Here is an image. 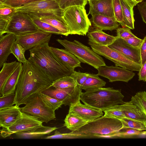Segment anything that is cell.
I'll return each mask as SVG.
<instances>
[{"label":"cell","mask_w":146,"mask_h":146,"mask_svg":"<svg viewBox=\"0 0 146 146\" xmlns=\"http://www.w3.org/2000/svg\"><path fill=\"white\" fill-rule=\"evenodd\" d=\"M52 82L35 65L27 60L23 67L17 84L14 104H26L52 85Z\"/></svg>","instance_id":"6da1fadb"},{"label":"cell","mask_w":146,"mask_h":146,"mask_svg":"<svg viewBox=\"0 0 146 146\" xmlns=\"http://www.w3.org/2000/svg\"><path fill=\"white\" fill-rule=\"evenodd\" d=\"M28 60L35 65L52 82L72 73L51 50L48 42L38 45L29 50Z\"/></svg>","instance_id":"7a4b0ae2"},{"label":"cell","mask_w":146,"mask_h":146,"mask_svg":"<svg viewBox=\"0 0 146 146\" xmlns=\"http://www.w3.org/2000/svg\"><path fill=\"white\" fill-rule=\"evenodd\" d=\"M123 127L119 119L104 115L88 122L70 133L86 135L89 138L115 137Z\"/></svg>","instance_id":"3957f363"},{"label":"cell","mask_w":146,"mask_h":146,"mask_svg":"<svg viewBox=\"0 0 146 146\" xmlns=\"http://www.w3.org/2000/svg\"><path fill=\"white\" fill-rule=\"evenodd\" d=\"M124 96L121 90L113 88H100L82 92L80 100L84 104L101 110L123 104Z\"/></svg>","instance_id":"277c9868"},{"label":"cell","mask_w":146,"mask_h":146,"mask_svg":"<svg viewBox=\"0 0 146 146\" xmlns=\"http://www.w3.org/2000/svg\"><path fill=\"white\" fill-rule=\"evenodd\" d=\"M63 17L69 29L70 35H86L91 25L85 7L74 6L63 11Z\"/></svg>","instance_id":"5b68a950"},{"label":"cell","mask_w":146,"mask_h":146,"mask_svg":"<svg viewBox=\"0 0 146 146\" xmlns=\"http://www.w3.org/2000/svg\"><path fill=\"white\" fill-rule=\"evenodd\" d=\"M56 41L75 56L81 62L90 65L97 69L106 65L102 58L89 47L74 40L70 41L58 39Z\"/></svg>","instance_id":"8992f818"},{"label":"cell","mask_w":146,"mask_h":146,"mask_svg":"<svg viewBox=\"0 0 146 146\" xmlns=\"http://www.w3.org/2000/svg\"><path fill=\"white\" fill-rule=\"evenodd\" d=\"M16 11L27 13L31 17H41L56 15L63 17V10L56 0H42L30 3L16 9Z\"/></svg>","instance_id":"52a82bcc"},{"label":"cell","mask_w":146,"mask_h":146,"mask_svg":"<svg viewBox=\"0 0 146 146\" xmlns=\"http://www.w3.org/2000/svg\"><path fill=\"white\" fill-rule=\"evenodd\" d=\"M88 44L95 52L112 61L115 66L132 71H139L141 67V65L108 46L98 45L90 42H88Z\"/></svg>","instance_id":"ba28073f"},{"label":"cell","mask_w":146,"mask_h":146,"mask_svg":"<svg viewBox=\"0 0 146 146\" xmlns=\"http://www.w3.org/2000/svg\"><path fill=\"white\" fill-rule=\"evenodd\" d=\"M20 109L21 112L35 117L42 122L47 123L56 118L55 111L46 104L39 94Z\"/></svg>","instance_id":"9c48e42d"},{"label":"cell","mask_w":146,"mask_h":146,"mask_svg":"<svg viewBox=\"0 0 146 146\" xmlns=\"http://www.w3.org/2000/svg\"><path fill=\"white\" fill-rule=\"evenodd\" d=\"M38 30L28 15L25 12L16 11L9 20L5 33H12L17 36Z\"/></svg>","instance_id":"30bf717a"},{"label":"cell","mask_w":146,"mask_h":146,"mask_svg":"<svg viewBox=\"0 0 146 146\" xmlns=\"http://www.w3.org/2000/svg\"><path fill=\"white\" fill-rule=\"evenodd\" d=\"M42 123L35 117L21 111L19 116L13 124L7 128H2L1 130V135L3 138H5L17 132L42 126Z\"/></svg>","instance_id":"8fae6325"},{"label":"cell","mask_w":146,"mask_h":146,"mask_svg":"<svg viewBox=\"0 0 146 146\" xmlns=\"http://www.w3.org/2000/svg\"><path fill=\"white\" fill-rule=\"evenodd\" d=\"M82 90L78 86L71 91H65L51 86L41 93L60 100L65 106H69L80 101Z\"/></svg>","instance_id":"7c38bea8"},{"label":"cell","mask_w":146,"mask_h":146,"mask_svg":"<svg viewBox=\"0 0 146 146\" xmlns=\"http://www.w3.org/2000/svg\"><path fill=\"white\" fill-rule=\"evenodd\" d=\"M99 76L108 78L110 82L121 81L127 82L135 75L133 71L115 66H105L97 69Z\"/></svg>","instance_id":"4fadbf2b"},{"label":"cell","mask_w":146,"mask_h":146,"mask_svg":"<svg viewBox=\"0 0 146 146\" xmlns=\"http://www.w3.org/2000/svg\"><path fill=\"white\" fill-rule=\"evenodd\" d=\"M52 34L39 30L31 33L17 36L16 41L26 50L44 43L49 42Z\"/></svg>","instance_id":"5bb4252c"},{"label":"cell","mask_w":146,"mask_h":146,"mask_svg":"<svg viewBox=\"0 0 146 146\" xmlns=\"http://www.w3.org/2000/svg\"><path fill=\"white\" fill-rule=\"evenodd\" d=\"M102 111L101 110L82 104L80 101L70 106L68 113L75 114L89 122L102 116Z\"/></svg>","instance_id":"9a60e30c"},{"label":"cell","mask_w":146,"mask_h":146,"mask_svg":"<svg viewBox=\"0 0 146 146\" xmlns=\"http://www.w3.org/2000/svg\"><path fill=\"white\" fill-rule=\"evenodd\" d=\"M108 47L119 51L134 62L141 65L140 49L130 45L123 39L118 37Z\"/></svg>","instance_id":"2e32d148"},{"label":"cell","mask_w":146,"mask_h":146,"mask_svg":"<svg viewBox=\"0 0 146 146\" xmlns=\"http://www.w3.org/2000/svg\"><path fill=\"white\" fill-rule=\"evenodd\" d=\"M50 48L54 54L72 72L78 67H82L81 62L71 52L67 49H59L50 46Z\"/></svg>","instance_id":"e0dca14e"},{"label":"cell","mask_w":146,"mask_h":146,"mask_svg":"<svg viewBox=\"0 0 146 146\" xmlns=\"http://www.w3.org/2000/svg\"><path fill=\"white\" fill-rule=\"evenodd\" d=\"M89 11L88 15L101 14L114 16L113 0H88Z\"/></svg>","instance_id":"ac0fdd59"},{"label":"cell","mask_w":146,"mask_h":146,"mask_svg":"<svg viewBox=\"0 0 146 146\" xmlns=\"http://www.w3.org/2000/svg\"><path fill=\"white\" fill-rule=\"evenodd\" d=\"M90 20L96 29L112 31L116 30L119 26L114 16L109 17L101 14H94Z\"/></svg>","instance_id":"d6986e66"},{"label":"cell","mask_w":146,"mask_h":146,"mask_svg":"<svg viewBox=\"0 0 146 146\" xmlns=\"http://www.w3.org/2000/svg\"><path fill=\"white\" fill-rule=\"evenodd\" d=\"M21 112L20 108L16 105L0 110V127L7 129L10 127L17 120Z\"/></svg>","instance_id":"ffe728a7"},{"label":"cell","mask_w":146,"mask_h":146,"mask_svg":"<svg viewBox=\"0 0 146 146\" xmlns=\"http://www.w3.org/2000/svg\"><path fill=\"white\" fill-rule=\"evenodd\" d=\"M16 36L11 33L0 36V67L11 53V48L16 39Z\"/></svg>","instance_id":"44dd1931"},{"label":"cell","mask_w":146,"mask_h":146,"mask_svg":"<svg viewBox=\"0 0 146 146\" xmlns=\"http://www.w3.org/2000/svg\"><path fill=\"white\" fill-rule=\"evenodd\" d=\"M89 42L96 44L108 46L112 44L118 37L107 34L102 30L96 29L88 33Z\"/></svg>","instance_id":"7402d4cb"},{"label":"cell","mask_w":146,"mask_h":146,"mask_svg":"<svg viewBox=\"0 0 146 146\" xmlns=\"http://www.w3.org/2000/svg\"><path fill=\"white\" fill-rule=\"evenodd\" d=\"M22 67L23 64L20 62L18 67L7 79L0 90V96L15 92Z\"/></svg>","instance_id":"603a6c76"},{"label":"cell","mask_w":146,"mask_h":146,"mask_svg":"<svg viewBox=\"0 0 146 146\" xmlns=\"http://www.w3.org/2000/svg\"><path fill=\"white\" fill-rule=\"evenodd\" d=\"M58 128L43 125L28 130L19 131L15 134L19 138L24 139L37 138L49 134Z\"/></svg>","instance_id":"cb8c5ba5"},{"label":"cell","mask_w":146,"mask_h":146,"mask_svg":"<svg viewBox=\"0 0 146 146\" xmlns=\"http://www.w3.org/2000/svg\"><path fill=\"white\" fill-rule=\"evenodd\" d=\"M120 105L127 119L141 122L146 127V122L140 111L131 101L125 102Z\"/></svg>","instance_id":"d4e9b609"},{"label":"cell","mask_w":146,"mask_h":146,"mask_svg":"<svg viewBox=\"0 0 146 146\" xmlns=\"http://www.w3.org/2000/svg\"><path fill=\"white\" fill-rule=\"evenodd\" d=\"M38 18L58 29L60 32L61 35L67 36L70 35L68 27L63 17L53 15Z\"/></svg>","instance_id":"484cf974"},{"label":"cell","mask_w":146,"mask_h":146,"mask_svg":"<svg viewBox=\"0 0 146 146\" xmlns=\"http://www.w3.org/2000/svg\"><path fill=\"white\" fill-rule=\"evenodd\" d=\"M63 126L71 131H74L83 126L88 121L72 113H68L64 120Z\"/></svg>","instance_id":"4316f807"},{"label":"cell","mask_w":146,"mask_h":146,"mask_svg":"<svg viewBox=\"0 0 146 146\" xmlns=\"http://www.w3.org/2000/svg\"><path fill=\"white\" fill-rule=\"evenodd\" d=\"M52 86L67 91H72L77 86L74 79L70 76L62 77L52 82Z\"/></svg>","instance_id":"83f0119b"},{"label":"cell","mask_w":146,"mask_h":146,"mask_svg":"<svg viewBox=\"0 0 146 146\" xmlns=\"http://www.w3.org/2000/svg\"><path fill=\"white\" fill-rule=\"evenodd\" d=\"M106 82L101 79L98 74L89 73V75L81 87V89L87 91L95 88H102Z\"/></svg>","instance_id":"f1b7e54d"},{"label":"cell","mask_w":146,"mask_h":146,"mask_svg":"<svg viewBox=\"0 0 146 146\" xmlns=\"http://www.w3.org/2000/svg\"><path fill=\"white\" fill-rule=\"evenodd\" d=\"M20 62L16 61L10 63H4L0 72V90L9 77L18 67Z\"/></svg>","instance_id":"f546056e"},{"label":"cell","mask_w":146,"mask_h":146,"mask_svg":"<svg viewBox=\"0 0 146 146\" xmlns=\"http://www.w3.org/2000/svg\"><path fill=\"white\" fill-rule=\"evenodd\" d=\"M131 101L139 109L146 123V91L137 92L132 97Z\"/></svg>","instance_id":"4dcf8cb0"},{"label":"cell","mask_w":146,"mask_h":146,"mask_svg":"<svg viewBox=\"0 0 146 146\" xmlns=\"http://www.w3.org/2000/svg\"><path fill=\"white\" fill-rule=\"evenodd\" d=\"M126 27L131 29H134L133 9L129 6L123 0H120Z\"/></svg>","instance_id":"1f68e13d"},{"label":"cell","mask_w":146,"mask_h":146,"mask_svg":"<svg viewBox=\"0 0 146 146\" xmlns=\"http://www.w3.org/2000/svg\"><path fill=\"white\" fill-rule=\"evenodd\" d=\"M30 17L34 24L39 30L51 34L61 35L59 30L49 24L41 21L38 18Z\"/></svg>","instance_id":"d6a6232c"},{"label":"cell","mask_w":146,"mask_h":146,"mask_svg":"<svg viewBox=\"0 0 146 146\" xmlns=\"http://www.w3.org/2000/svg\"><path fill=\"white\" fill-rule=\"evenodd\" d=\"M114 17L122 27H126L120 0H113Z\"/></svg>","instance_id":"836d02e7"},{"label":"cell","mask_w":146,"mask_h":146,"mask_svg":"<svg viewBox=\"0 0 146 146\" xmlns=\"http://www.w3.org/2000/svg\"><path fill=\"white\" fill-rule=\"evenodd\" d=\"M104 115L119 120L127 118L123 111L121 110L120 105H117L103 111Z\"/></svg>","instance_id":"e575fe53"},{"label":"cell","mask_w":146,"mask_h":146,"mask_svg":"<svg viewBox=\"0 0 146 146\" xmlns=\"http://www.w3.org/2000/svg\"><path fill=\"white\" fill-rule=\"evenodd\" d=\"M26 50L20 44L15 41L11 48V52L20 62L23 63L27 60L25 56Z\"/></svg>","instance_id":"d590c367"},{"label":"cell","mask_w":146,"mask_h":146,"mask_svg":"<svg viewBox=\"0 0 146 146\" xmlns=\"http://www.w3.org/2000/svg\"><path fill=\"white\" fill-rule=\"evenodd\" d=\"M61 9L63 11L72 6H81L85 7L88 0H57L56 1Z\"/></svg>","instance_id":"8d00e7d4"},{"label":"cell","mask_w":146,"mask_h":146,"mask_svg":"<svg viewBox=\"0 0 146 146\" xmlns=\"http://www.w3.org/2000/svg\"><path fill=\"white\" fill-rule=\"evenodd\" d=\"M16 12L15 8L0 2V19L9 21Z\"/></svg>","instance_id":"74e56055"},{"label":"cell","mask_w":146,"mask_h":146,"mask_svg":"<svg viewBox=\"0 0 146 146\" xmlns=\"http://www.w3.org/2000/svg\"><path fill=\"white\" fill-rule=\"evenodd\" d=\"M39 94L46 104L54 111L58 110L63 105L62 102L60 100L41 93Z\"/></svg>","instance_id":"f35d334b"},{"label":"cell","mask_w":146,"mask_h":146,"mask_svg":"<svg viewBox=\"0 0 146 146\" xmlns=\"http://www.w3.org/2000/svg\"><path fill=\"white\" fill-rule=\"evenodd\" d=\"M89 138L86 135H77L71 133H62L56 130L54 134L45 137V139H71L76 138Z\"/></svg>","instance_id":"ab89813d"},{"label":"cell","mask_w":146,"mask_h":146,"mask_svg":"<svg viewBox=\"0 0 146 146\" xmlns=\"http://www.w3.org/2000/svg\"><path fill=\"white\" fill-rule=\"evenodd\" d=\"M121 121L123 127H129L140 131L146 130V127L143 123L127 118L120 120Z\"/></svg>","instance_id":"60d3db41"},{"label":"cell","mask_w":146,"mask_h":146,"mask_svg":"<svg viewBox=\"0 0 146 146\" xmlns=\"http://www.w3.org/2000/svg\"><path fill=\"white\" fill-rule=\"evenodd\" d=\"M15 93L0 96V110L12 107L14 104Z\"/></svg>","instance_id":"b9f144b4"},{"label":"cell","mask_w":146,"mask_h":146,"mask_svg":"<svg viewBox=\"0 0 146 146\" xmlns=\"http://www.w3.org/2000/svg\"><path fill=\"white\" fill-rule=\"evenodd\" d=\"M142 131L130 128L122 127L115 137L126 138L137 137Z\"/></svg>","instance_id":"7bdbcfd3"},{"label":"cell","mask_w":146,"mask_h":146,"mask_svg":"<svg viewBox=\"0 0 146 146\" xmlns=\"http://www.w3.org/2000/svg\"><path fill=\"white\" fill-rule=\"evenodd\" d=\"M42 0H0V2L15 9L30 3Z\"/></svg>","instance_id":"ee69618b"},{"label":"cell","mask_w":146,"mask_h":146,"mask_svg":"<svg viewBox=\"0 0 146 146\" xmlns=\"http://www.w3.org/2000/svg\"><path fill=\"white\" fill-rule=\"evenodd\" d=\"M89 75V73H83L74 71L70 76L74 80L77 85L81 89L82 87L86 81Z\"/></svg>","instance_id":"f6af8a7d"},{"label":"cell","mask_w":146,"mask_h":146,"mask_svg":"<svg viewBox=\"0 0 146 146\" xmlns=\"http://www.w3.org/2000/svg\"><path fill=\"white\" fill-rule=\"evenodd\" d=\"M116 33L117 36L123 39L136 36L131 32V29L127 27L118 28L116 29Z\"/></svg>","instance_id":"bcb514c9"},{"label":"cell","mask_w":146,"mask_h":146,"mask_svg":"<svg viewBox=\"0 0 146 146\" xmlns=\"http://www.w3.org/2000/svg\"><path fill=\"white\" fill-rule=\"evenodd\" d=\"M127 43L132 46L137 48L140 49L143 42V39L137 36L123 39Z\"/></svg>","instance_id":"7dc6e473"},{"label":"cell","mask_w":146,"mask_h":146,"mask_svg":"<svg viewBox=\"0 0 146 146\" xmlns=\"http://www.w3.org/2000/svg\"><path fill=\"white\" fill-rule=\"evenodd\" d=\"M143 40L140 48L141 66L146 62V35Z\"/></svg>","instance_id":"c3c4849f"},{"label":"cell","mask_w":146,"mask_h":146,"mask_svg":"<svg viewBox=\"0 0 146 146\" xmlns=\"http://www.w3.org/2000/svg\"><path fill=\"white\" fill-rule=\"evenodd\" d=\"M137 7L143 21L146 24V2L142 1L139 3Z\"/></svg>","instance_id":"681fc988"},{"label":"cell","mask_w":146,"mask_h":146,"mask_svg":"<svg viewBox=\"0 0 146 146\" xmlns=\"http://www.w3.org/2000/svg\"><path fill=\"white\" fill-rule=\"evenodd\" d=\"M138 73L139 80L146 82V62L141 66Z\"/></svg>","instance_id":"f907efd6"},{"label":"cell","mask_w":146,"mask_h":146,"mask_svg":"<svg viewBox=\"0 0 146 146\" xmlns=\"http://www.w3.org/2000/svg\"><path fill=\"white\" fill-rule=\"evenodd\" d=\"M9 21L0 19V36L5 34Z\"/></svg>","instance_id":"816d5d0a"},{"label":"cell","mask_w":146,"mask_h":146,"mask_svg":"<svg viewBox=\"0 0 146 146\" xmlns=\"http://www.w3.org/2000/svg\"><path fill=\"white\" fill-rule=\"evenodd\" d=\"M130 7L132 8L137 5L139 3L142 2L144 0H123Z\"/></svg>","instance_id":"f5cc1de1"},{"label":"cell","mask_w":146,"mask_h":146,"mask_svg":"<svg viewBox=\"0 0 146 146\" xmlns=\"http://www.w3.org/2000/svg\"><path fill=\"white\" fill-rule=\"evenodd\" d=\"M56 0V1H57V0Z\"/></svg>","instance_id":"db71d44e"},{"label":"cell","mask_w":146,"mask_h":146,"mask_svg":"<svg viewBox=\"0 0 146 146\" xmlns=\"http://www.w3.org/2000/svg\"></svg>","instance_id":"11a10c76"}]
</instances>
